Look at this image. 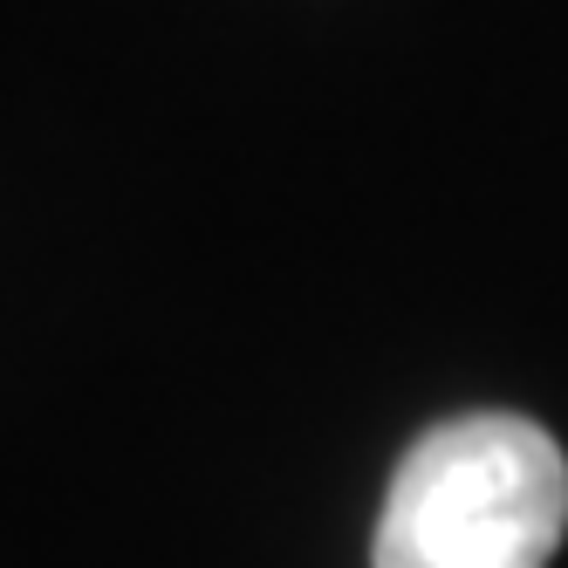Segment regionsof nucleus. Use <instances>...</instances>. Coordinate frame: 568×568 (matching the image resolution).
Listing matches in <instances>:
<instances>
[{"label":"nucleus","mask_w":568,"mask_h":568,"mask_svg":"<svg viewBox=\"0 0 568 568\" xmlns=\"http://www.w3.org/2000/svg\"><path fill=\"white\" fill-rule=\"evenodd\" d=\"M568 535V459L514 412L432 425L397 459L377 568H548Z\"/></svg>","instance_id":"nucleus-1"}]
</instances>
